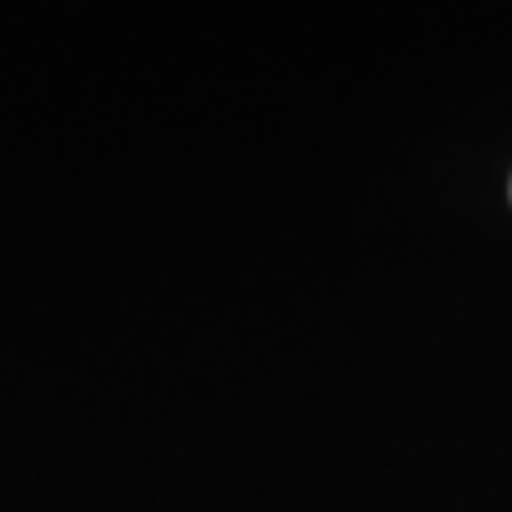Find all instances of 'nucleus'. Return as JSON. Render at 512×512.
<instances>
[]
</instances>
